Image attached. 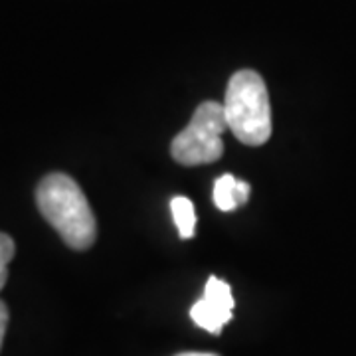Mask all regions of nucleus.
Here are the masks:
<instances>
[{
	"instance_id": "obj_6",
	"label": "nucleus",
	"mask_w": 356,
	"mask_h": 356,
	"mask_svg": "<svg viewBox=\"0 0 356 356\" xmlns=\"http://www.w3.org/2000/svg\"><path fill=\"white\" fill-rule=\"evenodd\" d=\"M170 210H172V218L178 228V236L182 240H191L196 234V210L191 198L186 196H175L170 200Z\"/></svg>"
},
{
	"instance_id": "obj_7",
	"label": "nucleus",
	"mask_w": 356,
	"mask_h": 356,
	"mask_svg": "<svg viewBox=\"0 0 356 356\" xmlns=\"http://www.w3.org/2000/svg\"><path fill=\"white\" fill-rule=\"evenodd\" d=\"M14 252H16V245L13 238L0 232V291L8 280V264L13 261Z\"/></svg>"
},
{
	"instance_id": "obj_2",
	"label": "nucleus",
	"mask_w": 356,
	"mask_h": 356,
	"mask_svg": "<svg viewBox=\"0 0 356 356\" xmlns=\"http://www.w3.org/2000/svg\"><path fill=\"white\" fill-rule=\"evenodd\" d=\"M224 115L232 135L248 147H261L271 137V103L266 81L254 70H240L229 77Z\"/></svg>"
},
{
	"instance_id": "obj_3",
	"label": "nucleus",
	"mask_w": 356,
	"mask_h": 356,
	"mask_svg": "<svg viewBox=\"0 0 356 356\" xmlns=\"http://www.w3.org/2000/svg\"><path fill=\"white\" fill-rule=\"evenodd\" d=\"M228 129L224 105L204 102L192 115L191 123L170 143V154L182 166L216 163L224 154L222 135Z\"/></svg>"
},
{
	"instance_id": "obj_5",
	"label": "nucleus",
	"mask_w": 356,
	"mask_h": 356,
	"mask_svg": "<svg viewBox=\"0 0 356 356\" xmlns=\"http://www.w3.org/2000/svg\"><path fill=\"white\" fill-rule=\"evenodd\" d=\"M250 184L245 180H238L232 175H224L214 184V204L222 212H232L236 208H242L250 200Z\"/></svg>"
},
{
	"instance_id": "obj_9",
	"label": "nucleus",
	"mask_w": 356,
	"mask_h": 356,
	"mask_svg": "<svg viewBox=\"0 0 356 356\" xmlns=\"http://www.w3.org/2000/svg\"><path fill=\"white\" fill-rule=\"evenodd\" d=\"M177 356H218V355H212V353H182V355H177Z\"/></svg>"
},
{
	"instance_id": "obj_1",
	"label": "nucleus",
	"mask_w": 356,
	"mask_h": 356,
	"mask_svg": "<svg viewBox=\"0 0 356 356\" xmlns=\"http://www.w3.org/2000/svg\"><path fill=\"white\" fill-rule=\"evenodd\" d=\"M36 204L65 245L83 252L95 243L97 220L83 191L70 175L51 172L42 178L36 188Z\"/></svg>"
},
{
	"instance_id": "obj_4",
	"label": "nucleus",
	"mask_w": 356,
	"mask_h": 356,
	"mask_svg": "<svg viewBox=\"0 0 356 356\" xmlns=\"http://www.w3.org/2000/svg\"><path fill=\"white\" fill-rule=\"evenodd\" d=\"M234 295L226 281L210 277L206 283L202 299H198L191 309L192 321L204 331L220 334L224 325H228L234 315Z\"/></svg>"
},
{
	"instance_id": "obj_8",
	"label": "nucleus",
	"mask_w": 356,
	"mask_h": 356,
	"mask_svg": "<svg viewBox=\"0 0 356 356\" xmlns=\"http://www.w3.org/2000/svg\"><path fill=\"white\" fill-rule=\"evenodd\" d=\"M8 307L6 303L0 299V348H2V343H4V334H6V327H8Z\"/></svg>"
}]
</instances>
